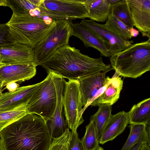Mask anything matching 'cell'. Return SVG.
<instances>
[{
    "mask_svg": "<svg viewBox=\"0 0 150 150\" xmlns=\"http://www.w3.org/2000/svg\"><path fill=\"white\" fill-rule=\"evenodd\" d=\"M52 140L44 119L28 113L0 131V150H48Z\"/></svg>",
    "mask_w": 150,
    "mask_h": 150,
    "instance_id": "cell-1",
    "label": "cell"
},
{
    "mask_svg": "<svg viewBox=\"0 0 150 150\" xmlns=\"http://www.w3.org/2000/svg\"><path fill=\"white\" fill-rule=\"evenodd\" d=\"M48 73L69 80H78L97 73H106L112 69L101 57H91L69 45L57 49L41 65Z\"/></svg>",
    "mask_w": 150,
    "mask_h": 150,
    "instance_id": "cell-2",
    "label": "cell"
},
{
    "mask_svg": "<svg viewBox=\"0 0 150 150\" xmlns=\"http://www.w3.org/2000/svg\"><path fill=\"white\" fill-rule=\"evenodd\" d=\"M110 57L111 67L118 76L139 77L150 70V38L132 44Z\"/></svg>",
    "mask_w": 150,
    "mask_h": 150,
    "instance_id": "cell-3",
    "label": "cell"
},
{
    "mask_svg": "<svg viewBox=\"0 0 150 150\" xmlns=\"http://www.w3.org/2000/svg\"><path fill=\"white\" fill-rule=\"evenodd\" d=\"M55 21L32 16L28 13L19 16L13 14L6 23L16 42L34 48L53 28Z\"/></svg>",
    "mask_w": 150,
    "mask_h": 150,
    "instance_id": "cell-4",
    "label": "cell"
},
{
    "mask_svg": "<svg viewBox=\"0 0 150 150\" xmlns=\"http://www.w3.org/2000/svg\"><path fill=\"white\" fill-rule=\"evenodd\" d=\"M73 23L71 21L59 19L47 35L34 48V63L42 65L58 48L68 45L72 36Z\"/></svg>",
    "mask_w": 150,
    "mask_h": 150,
    "instance_id": "cell-5",
    "label": "cell"
},
{
    "mask_svg": "<svg viewBox=\"0 0 150 150\" xmlns=\"http://www.w3.org/2000/svg\"><path fill=\"white\" fill-rule=\"evenodd\" d=\"M56 76L48 73L34 93L27 104L28 113L36 114L45 120L54 114L57 102Z\"/></svg>",
    "mask_w": 150,
    "mask_h": 150,
    "instance_id": "cell-6",
    "label": "cell"
},
{
    "mask_svg": "<svg viewBox=\"0 0 150 150\" xmlns=\"http://www.w3.org/2000/svg\"><path fill=\"white\" fill-rule=\"evenodd\" d=\"M63 93L62 103L65 122L69 128L75 131L84 121L79 81L69 80L66 81Z\"/></svg>",
    "mask_w": 150,
    "mask_h": 150,
    "instance_id": "cell-7",
    "label": "cell"
},
{
    "mask_svg": "<svg viewBox=\"0 0 150 150\" xmlns=\"http://www.w3.org/2000/svg\"><path fill=\"white\" fill-rule=\"evenodd\" d=\"M80 23L91 29L102 39L108 50L110 57L127 49L134 42L132 40H124L108 30L104 24L85 19Z\"/></svg>",
    "mask_w": 150,
    "mask_h": 150,
    "instance_id": "cell-8",
    "label": "cell"
},
{
    "mask_svg": "<svg viewBox=\"0 0 150 150\" xmlns=\"http://www.w3.org/2000/svg\"><path fill=\"white\" fill-rule=\"evenodd\" d=\"M66 81L62 77L56 76V85L57 92V102L53 115L45 120L49 134L52 139L59 138L62 136L67 127L63 113L62 103L63 92Z\"/></svg>",
    "mask_w": 150,
    "mask_h": 150,
    "instance_id": "cell-9",
    "label": "cell"
},
{
    "mask_svg": "<svg viewBox=\"0 0 150 150\" xmlns=\"http://www.w3.org/2000/svg\"><path fill=\"white\" fill-rule=\"evenodd\" d=\"M84 112L90 104L105 90L107 83L105 73L99 72L79 80Z\"/></svg>",
    "mask_w": 150,
    "mask_h": 150,
    "instance_id": "cell-10",
    "label": "cell"
},
{
    "mask_svg": "<svg viewBox=\"0 0 150 150\" xmlns=\"http://www.w3.org/2000/svg\"><path fill=\"white\" fill-rule=\"evenodd\" d=\"M3 65L34 63V48L16 42L0 46Z\"/></svg>",
    "mask_w": 150,
    "mask_h": 150,
    "instance_id": "cell-11",
    "label": "cell"
},
{
    "mask_svg": "<svg viewBox=\"0 0 150 150\" xmlns=\"http://www.w3.org/2000/svg\"><path fill=\"white\" fill-rule=\"evenodd\" d=\"M43 3L48 10L65 16L70 20L88 18L84 0H43Z\"/></svg>",
    "mask_w": 150,
    "mask_h": 150,
    "instance_id": "cell-12",
    "label": "cell"
},
{
    "mask_svg": "<svg viewBox=\"0 0 150 150\" xmlns=\"http://www.w3.org/2000/svg\"><path fill=\"white\" fill-rule=\"evenodd\" d=\"M134 26L150 38V0H126Z\"/></svg>",
    "mask_w": 150,
    "mask_h": 150,
    "instance_id": "cell-13",
    "label": "cell"
},
{
    "mask_svg": "<svg viewBox=\"0 0 150 150\" xmlns=\"http://www.w3.org/2000/svg\"><path fill=\"white\" fill-rule=\"evenodd\" d=\"M34 63L0 66V80L3 87L8 83H21L34 77L36 73Z\"/></svg>",
    "mask_w": 150,
    "mask_h": 150,
    "instance_id": "cell-14",
    "label": "cell"
},
{
    "mask_svg": "<svg viewBox=\"0 0 150 150\" xmlns=\"http://www.w3.org/2000/svg\"><path fill=\"white\" fill-rule=\"evenodd\" d=\"M41 83L20 87L13 92L0 93V111L9 110L23 104L27 105Z\"/></svg>",
    "mask_w": 150,
    "mask_h": 150,
    "instance_id": "cell-15",
    "label": "cell"
},
{
    "mask_svg": "<svg viewBox=\"0 0 150 150\" xmlns=\"http://www.w3.org/2000/svg\"><path fill=\"white\" fill-rule=\"evenodd\" d=\"M72 35L80 39L86 47L95 48L101 56L110 57L108 50L102 39L91 29L81 23L73 24Z\"/></svg>",
    "mask_w": 150,
    "mask_h": 150,
    "instance_id": "cell-16",
    "label": "cell"
},
{
    "mask_svg": "<svg viewBox=\"0 0 150 150\" xmlns=\"http://www.w3.org/2000/svg\"><path fill=\"white\" fill-rule=\"evenodd\" d=\"M128 124L127 112L123 111L112 115L102 131L99 144L112 140L123 132Z\"/></svg>",
    "mask_w": 150,
    "mask_h": 150,
    "instance_id": "cell-17",
    "label": "cell"
},
{
    "mask_svg": "<svg viewBox=\"0 0 150 150\" xmlns=\"http://www.w3.org/2000/svg\"><path fill=\"white\" fill-rule=\"evenodd\" d=\"M108 81L104 91L93 100L89 105L98 106L101 104H108L112 105L120 97L122 89L123 81L117 75L110 78L107 76Z\"/></svg>",
    "mask_w": 150,
    "mask_h": 150,
    "instance_id": "cell-18",
    "label": "cell"
},
{
    "mask_svg": "<svg viewBox=\"0 0 150 150\" xmlns=\"http://www.w3.org/2000/svg\"><path fill=\"white\" fill-rule=\"evenodd\" d=\"M84 2L88 11V18L95 21L105 22L112 6L108 0H85Z\"/></svg>",
    "mask_w": 150,
    "mask_h": 150,
    "instance_id": "cell-19",
    "label": "cell"
},
{
    "mask_svg": "<svg viewBox=\"0 0 150 150\" xmlns=\"http://www.w3.org/2000/svg\"><path fill=\"white\" fill-rule=\"evenodd\" d=\"M130 124V133L121 150H130L139 142L150 146V129L144 124Z\"/></svg>",
    "mask_w": 150,
    "mask_h": 150,
    "instance_id": "cell-20",
    "label": "cell"
},
{
    "mask_svg": "<svg viewBox=\"0 0 150 150\" xmlns=\"http://www.w3.org/2000/svg\"><path fill=\"white\" fill-rule=\"evenodd\" d=\"M150 98L134 105L128 112L129 124L150 123Z\"/></svg>",
    "mask_w": 150,
    "mask_h": 150,
    "instance_id": "cell-21",
    "label": "cell"
},
{
    "mask_svg": "<svg viewBox=\"0 0 150 150\" xmlns=\"http://www.w3.org/2000/svg\"><path fill=\"white\" fill-rule=\"evenodd\" d=\"M97 112L90 118L95 127L99 143L102 131L111 115L112 105L108 104L99 105Z\"/></svg>",
    "mask_w": 150,
    "mask_h": 150,
    "instance_id": "cell-22",
    "label": "cell"
},
{
    "mask_svg": "<svg viewBox=\"0 0 150 150\" xmlns=\"http://www.w3.org/2000/svg\"><path fill=\"white\" fill-rule=\"evenodd\" d=\"M43 0H6V6L10 8L13 14L19 16L29 13L40 6Z\"/></svg>",
    "mask_w": 150,
    "mask_h": 150,
    "instance_id": "cell-23",
    "label": "cell"
},
{
    "mask_svg": "<svg viewBox=\"0 0 150 150\" xmlns=\"http://www.w3.org/2000/svg\"><path fill=\"white\" fill-rule=\"evenodd\" d=\"M104 24L106 28L118 36L125 40H129L132 38L130 32V28L110 13Z\"/></svg>",
    "mask_w": 150,
    "mask_h": 150,
    "instance_id": "cell-24",
    "label": "cell"
},
{
    "mask_svg": "<svg viewBox=\"0 0 150 150\" xmlns=\"http://www.w3.org/2000/svg\"><path fill=\"white\" fill-rule=\"evenodd\" d=\"M25 104L12 109L0 111V131L5 127L28 113Z\"/></svg>",
    "mask_w": 150,
    "mask_h": 150,
    "instance_id": "cell-25",
    "label": "cell"
},
{
    "mask_svg": "<svg viewBox=\"0 0 150 150\" xmlns=\"http://www.w3.org/2000/svg\"><path fill=\"white\" fill-rule=\"evenodd\" d=\"M130 28L134 27L126 0H120L112 5L111 12Z\"/></svg>",
    "mask_w": 150,
    "mask_h": 150,
    "instance_id": "cell-26",
    "label": "cell"
},
{
    "mask_svg": "<svg viewBox=\"0 0 150 150\" xmlns=\"http://www.w3.org/2000/svg\"><path fill=\"white\" fill-rule=\"evenodd\" d=\"M85 134L81 141L85 150H96L99 147L97 133L92 122L86 127Z\"/></svg>",
    "mask_w": 150,
    "mask_h": 150,
    "instance_id": "cell-27",
    "label": "cell"
},
{
    "mask_svg": "<svg viewBox=\"0 0 150 150\" xmlns=\"http://www.w3.org/2000/svg\"><path fill=\"white\" fill-rule=\"evenodd\" d=\"M70 134L68 128L61 137L53 139L48 150H68Z\"/></svg>",
    "mask_w": 150,
    "mask_h": 150,
    "instance_id": "cell-28",
    "label": "cell"
},
{
    "mask_svg": "<svg viewBox=\"0 0 150 150\" xmlns=\"http://www.w3.org/2000/svg\"><path fill=\"white\" fill-rule=\"evenodd\" d=\"M6 23H0V46L16 42Z\"/></svg>",
    "mask_w": 150,
    "mask_h": 150,
    "instance_id": "cell-29",
    "label": "cell"
},
{
    "mask_svg": "<svg viewBox=\"0 0 150 150\" xmlns=\"http://www.w3.org/2000/svg\"><path fill=\"white\" fill-rule=\"evenodd\" d=\"M68 150H85L77 131L71 132Z\"/></svg>",
    "mask_w": 150,
    "mask_h": 150,
    "instance_id": "cell-30",
    "label": "cell"
},
{
    "mask_svg": "<svg viewBox=\"0 0 150 150\" xmlns=\"http://www.w3.org/2000/svg\"><path fill=\"white\" fill-rule=\"evenodd\" d=\"M19 87V84L16 82H11L6 84L4 89H7L9 92H13L18 89Z\"/></svg>",
    "mask_w": 150,
    "mask_h": 150,
    "instance_id": "cell-31",
    "label": "cell"
},
{
    "mask_svg": "<svg viewBox=\"0 0 150 150\" xmlns=\"http://www.w3.org/2000/svg\"><path fill=\"white\" fill-rule=\"evenodd\" d=\"M129 32L132 37H136L139 34V31L133 27L129 29Z\"/></svg>",
    "mask_w": 150,
    "mask_h": 150,
    "instance_id": "cell-32",
    "label": "cell"
},
{
    "mask_svg": "<svg viewBox=\"0 0 150 150\" xmlns=\"http://www.w3.org/2000/svg\"><path fill=\"white\" fill-rule=\"evenodd\" d=\"M142 144V143L139 142L136 144L130 150H139Z\"/></svg>",
    "mask_w": 150,
    "mask_h": 150,
    "instance_id": "cell-33",
    "label": "cell"
},
{
    "mask_svg": "<svg viewBox=\"0 0 150 150\" xmlns=\"http://www.w3.org/2000/svg\"><path fill=\"white\" fill-rule=\"evenodd\" d=\"M6 6V0H0V6Z\"/></svg>",
    "mask_w": 150,
    "mask_h": 150,
    "instance_id": "cell-34",
    "label": "cell"
},
{
    "mask_svg": "<svg viewBox=\"0 0 150 150\" xmlns=\"http://www.w3.org/2000/svg\"><path fill=\"white\" fill-rule=\"evenodd\" d=\"M3 88L2 83L1 81L0 80V93L2 92L3 90H2V88Z\"/></svg>",
    "mask_w": 150,
    "mask_h": 150,
    "instance_id": "cell-35",
    "label": "cell"
},
{
    "mask_svg": "<svg viewBox=\"0 0 150 150\" xmlns=\"http://www.w3.org/2000/svg\"><path fill=\"white\" fill-rule=\"evenodd\" d=\"M96 150H104L100 146Z\"/></svg>",
    "mask_w": 150,
    "mask_h": 150,
    "instance_id": "cell-36",
    "label": "cell"
},
{
    "mask_svg": "<svg viewBox=\"0 0 150 150\" xmlns=\"http://www.w3.org/2000/svg\"><path fill=\"white\" fill-rule=\"evenodd\" d=\"M2 65H3V64L1 63V57H0V66H2Z\"/></svg>",
    "mask_w": 150,
    "mask_h": 150,
    "instance_id": "cell-37",
    "label": "cell"
},
{
    "mask_svg": "<svg viewBox=\"0 0 150 150\" xmlns=\"http://www.w3.org/2000/svg\"></svg>",
    "mask_w": 150,
    "mask_h": 150,
    "instance_id": "cell-38",
    "label": "cell"
}]
</instances>
